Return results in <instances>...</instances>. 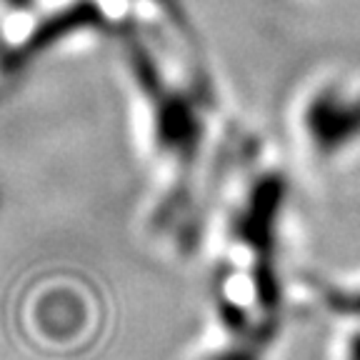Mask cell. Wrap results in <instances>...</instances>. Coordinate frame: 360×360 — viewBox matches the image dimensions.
Here are the masks:
<instances>
[{"mask_svg": "<svg viewBox=\"0 0 360 360\" xmlns=\"http://www.w3.org/2000/svg\"><path fill=\"white\" fill-rule=\"evenodd\" d=\"M318 146L338 148L360 133V103H343V98H321L308 115Z\"/></svg>", "mask_w": 360, "mask_h": 360, "instance_id": "cell-1", "label": "cell"}, {"mask_svg": "<svg viewBox=\"0 0 360 360\" xmlns=\"http://www.w3.org/2000/svg\"><path fill=\"white\" fill-rule=\"evenodd\" d=\"M350 360H360V335L353 340V348H350Z\"/></svg>", "mask_w": 360, "mask_h": 360, "instance_id": "cell-2", "label": "cell"}]
</instances>
